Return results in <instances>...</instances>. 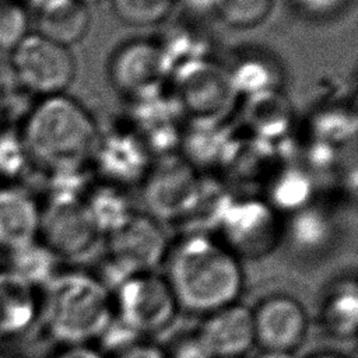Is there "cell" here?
Here are the masks:
<instances>
[{"mask_svg": "<svg viewBox=\"0 0 358 358\" xmlns=\"http://www.w3.org/2000/svg\"><path fill=\"white\" fill-rule=\"evenodd\" d=\"M323 327L337 338H351L358 327V291L354 282L336 287L322 305Z\"/></svg>", "mask_w": 358, "mask_h": 358, "instance_id": "obj_21", "label": "cell"}, {"mask_svg": "<svg viewBox=\"0 0 358 358\" xmlns=\"http://www.w3.org/2000/svg\"><path fill=\"white\" fill-rule=\"evenodd\" d=\"M119 358H169L162 350L155 345L137 343L120 352Z\"/></svg>", "mask_w": 358, "mask_h": 358, "instance_id": "obj_32", "label": "cell"}, {"mask_svg": "<svg viewBox=\"0 0 358 358\" xmlns=\"http://www.w3.org/2000/svg\"><path fill=\"white\" fill-rule=\"evenodd\" d=\"M8 253L13 256L11 273L27 284H48L55 277L57 257L41 241Z\"/></svg>", "mask_w": 358, "mask_h": 358, "instance_id": "obj_22", "label": "cell"}, {"mask_svg": "<svg viewBox=\"0 0 358 358\" xmlns=\"http://www.w3.org/2000/svg\"><path fill=\"white\" fill-rule=\"evenodd\" d=\"M178 0H110L115 17L134 28L157 27L168 21Z\"/></svg>", "mask_w": 358, "mask_h": 358, "instance_id": "obj_23", "label": "cell"}, {"mask_svg": "<svg viewBox=\"0 0 358 358\" xmlns=\"http://www.w3.org/2000/svg\"><path fill=\"white\" fill-rule=\"evenodd\" d=\"M115 316L110 291L94 275H55L46 288L45 324L53 338L69 345L98 338Z\"/></svg>", "mask_w": 358, "mask_h": 358, "instance_id": "obj_3", "label": "cell"}, {"mask_svg": "<svg viewBox=\"0 0 358 358\" xmlns=\"http://www.w3.org/2000/svg\"><path fill=\"white\" fill-rule=\"evenodd\" d=\"M1 117H3V116H1V113H0V122H1Z\"/></svg>", "mask_w": 358, "mask_h": 358, "instance_id": "obj_38", "label": "cell"}, {"mask_svg": "<svg viewBox=\"0 0 358 358\" xmlns=\"http://www.w3.org/2000/svg\"><path fill=\"white\" fill-rule=\"evenodd\" d=\"M140 336L141 334H138L136 330L122 322L117 316H113V319L98 337V340L103 350L122 352L129 347L137 344Z\"/></svg>", "mask_w": 358, "mask_h": 358, "instance_id": "obj_29", "label": "cell"}, {"mask_svg": "<svg viewBox=\"0 0 358 358\" xmlns=\"http://www.w3.org/2000/svg\"><path fill=\"white\" fill-rule=\"evenodd\" d=\"M336 234L334 224L322 208L306 206L289 220L287 236L291 245L302 253H316L327 248Z\"/></svg>", "mask_w": 358, "mask_h": 358, "instance_id": "obj_20", "label": "cell"}, {"mask_svg": "<svg viewBox=\"0 0 358 358\" xmlns=\"http://www.w3.org/2000/svg\"><path fill=\"white\" fill-rule=\"evenodd\" d=\"M259 358H294L291 352H282V351H266Z\"/></svg>", "mask_w": 358, "mask_h": 358, "instance_id": "obj_35", "label": "cell"}, {"mask_svg": "<svg viewBox=\"0 0 358 358\" xmlns=\"http://www.w3.org/2000/svg\"><path fill=\"white\" fill-rule=\"evenodd\" d=\"M21 1L25 4V7H27L32 14H35L36 11L42 10L43 7H46L48 4H50V3H53V1H56V0H21Z\"/></svg>", "mask_w": 358, "mask_h": 358, "instance_id": "obj_34", "label": "cell"}, {"mask_svg": "<svg viewBox=\"0 0 358 358\" xmlns=\"http://www.w3.org/2000/svg\"><path fill=\"white\" fill-rule=\"evenodd\" d=\"M116 316L138 334L158 331L175 317L179 305L169 282L152 273L136 274L116 288Z\"/></svg>", "mask_w": 358, "mask_h": 358, "instance_id": "obj_10", "label": "cell"}, {"mask_svg": "<svg viewBox=\"0 0 358 358\" xmlns=\"http://www.w3.org/2000/svg\"><path fill=\"white\" fill-rule=\"evenodd\" d=\"M31 11L21 0H0V53L8 55L29 34Z\"/></svg>", "mask_w": 358, "mask_h": 358, "instance_id": "obj_26", "label": "cell"}, {"mask_svg": "<svg viewBox=\"0 0 358 358\" xmlns=\"http://www.w3.org/2000/svg\"><path fill=\"white\" fill-rule=\"evenodd\" d=\"M312 358H343V357L336 355V354H320V355H316V357H312Z\"/></svg>", "mask_w": 358, "mask_h": 358, "instance_id": "obj_36", "label": "cell"}, {"mask_svg": "<svg viewBox=\"0 0 358 358\" xmlns=\"http://www.w3.org/2000/svg\"><path fill=\"white\" fill-rule=\"evenodd\" d=\"M141 183L148 215L158 222H185L197 201L201 178L185 157L168 154L151 164Z\"/></svg>", "mask_w": 358, "mask_h": 358, "instance_id": "obj_8", "label": "cell"}, {"mask_svg": "<svg viewBox=\"0 0 358 358\" xmlns=\"http://www.w3.org/2000/svg\"><path fill=\"white\" fill-rule=\"evenodd\" d=\"M34 15L35 32L70 49L85 38L91 25L90 6L81 0H56Z\"/></svg>", "mask_w": 358, "mask_h": 358, "instance_id": "obj_17", "label": "cell"}, {"mask_svg": "<svg viewBox=\"0 0 358 358\" xmlns=\"http://www.w3.org/2000/svg\"><path fill=\"white\" fill-rule=\"evenodd\" d=\"M84 200L102 236L116 231L134 213L124 187L119 185L101 182L84 194Z\"/></svg>", "mask_w": 358, "mask_h": 358, "instance_id": "obj_19", "label": "cell"}, {"mask_svg": "<svg viewBox=\"0 0 358 358\" xmlns=\"http://www.w3.org/2000/svg\"><path fill=\"white\" fill-rule=\"evenodd\" d=\"M168 278L179 308L211 313L235 303L243 285L238 257L208 234H187L168 256Z\"/></svg>", "mask_w": 358, "mask_h": 358, "instance_id": "obj_2", "label": "cell"}, {"mask_svg": "<svg viewBox=\"0 0 358 358\" xmlns=\"http://www.w3.org/2000/svg\"><path fill=\"white\" fill-rule=\"evenodd\" d=\"M20 134L31 164L50 175L83 171L101 130L91 112L67 94L39 98L25 112Z\"/></svg>", "mask_w": 358, "mask_h": 358, "instance_id": "obj_1", "label": "cell"}, {"mask_svg": "<svg viewBox=\"0 0 358 358\" xmlns=\"http://www.w3.org/2000/svg\"><path fill=\"white\" fill-rule=\"evenodd\" d=\"M172 101L197 126H218L241 98L224 64L204 57L178 67L169 78Z\"/></svg>", "mask_w": 358, "mask_h": 358, "instance_id": "obj_4", "label": "cell"}, {"mask_svg": "<svg viewBox=\"0 0 358 358\" xmlns=\"http://www.w3.org/2000/svg\"><path fill=\"white\" fill-rule=\"evenodd\" d=\"M32 165L20 130L0 127V179L14 180Z\"/></svg>", "mask_w": 358, "mask_h": 358, "instance_id": "obj_27", "label": "cell"}, {"mask_svg": "<svg viewBox=\"0 0 358 358\" xmlns=\"http://www.w3.org/2000/svg\"><path fill=\"white\" fill-rule=\"evenodd\" d=\"M225 67L239 96L278 91L284 81L278 59L259 48L242 49Z\"/></svg>", "mask_w": 358, "mask_h": 358, "instance_id": "obj_16", "label": "cell"}, {"mask_svg": "<svg viewBox=\"0 0 358 358\" xmlns=\"http://www.w3.org/2000/svg\"><path fill=\"white\" fill-rule=\"evenodd\" d=\"M150 150L133 131L99 134L92 159L102 175V182L127 186L141 182L151 166Z\"/></svg>", "mask_w": 358, "mask_h": 358, "instance_id": "obj_12", "label": "cell"}, {"mask_svg": "<svg viewBox=\"0 0 358 358\" xmlns=\"http://www.w3.org/2000/svg\"><path fill=\"white\" fill-rule=\"evenodd\" d=\"M83 3H85L87 6H90V4H94V3H98V1H101V0H81Z\"/></svg>", "mask_w": 358, "mask_h": 358, "instance_id": "obj_37", "label": "cell"}, {"mask_svg": "<svg viewBox=\"0 0 358 358\" xmlns=\"http://www.w3.org/2000/svg\"><path fill=\"white\" fill-rule=\"evenodd\" d=\"M196 338L211 358H241L255 344L253 312L236 302L217 309L208 313Z\"/></svg>", "mask_w": 358, "mask_h": 358, "instance_id": "obj_14", "label": "cell"}, {"mask_svg": "<svg viewBox=\"0 0 358 358\" xmlns=\"http://www.w3.org/2000/svg\"><path fill=\"white\" fill-rule=\"evenodd\" d=\"M222 243L236 256L260 259L280 241L278 213L267 200L255 197L232 199L217 225Z\"/></svg>", "mask_w": 358, "mask_h": 358, "instance_id": "obj_9", "label": "cell"}, {"mask_svg": "<svg viewBox=\"0 0 358 358\" xmlns=\"http://www.w3.org/2000/svg\"><path fill=\"white\" fill-rule=\"evenodd\" d=\"M241 358H243V357H241Z\"/></svg>", "mask_w": 358, "mask_h": 358, "instance_id": "obj_39", "label": "cell"}, {"mask_svg": "<svg viewBox=\"0 0 358 358\" xmlns=\"http://www.w3.org/2000/svg\"><path fill=\"white\" fill-rule=\"evenodd\" d=\"M253 326L255 343L264 351L291 352L306 334L308 317L298 301L277 295L263 301L253 312Z\"/></svg>", "mask_w": 358, "mask_h": 358, "instance_id": "obj_13", "label": "cell"}, {"mask_svg": "<svg viewBox=\"0 0 358 358\" xmlns=\"http://www.w3.org/2000/svg\"><path fill=\"white\" fill-rule=\"evenodd\" d=\"M34 287L13 273L0 274V336L22 331L36 315Z\"/></svg>", "mask_w": 358, "mask_h": 358, "instance_id": "obj_18", "label": "cell"}, {"mask_svg": "<svg viewBox=\"0 0 358 358\" xmlns=\"http://www.w3.org/2000/svg\"><path fill=\"white\" fill-rule=\"evenodd\" d=\"M108 78L116 92L131 103L162 95L171 69L157 39L133 38L117 45L108 60Z\"/></svg>", "mask_w": 358, "mask_h": 358, "instance_id": "obj_6", "label": "cell"}, {"mask_svg": "<svg viewBox=\"0 0 358 358\" xmlns=\"http://www.w3.org/2000/svg\"><path fill=\"white\" fill-rule=\"evenodd\" d=\"M312 186L302 171H284L274 179L267 201L278 213H295L310 204Z\"/></svg>", "mask_w": 358, "mask_h": 358, "instance_id": "obj_24", "label": "cell"}, {"mask_svg": "<svg viewBox=\"0 0 358 358\" xmlns=\"http://www.w3.org/2000/svg\"><path fill=\"white\" fill-rule=\"evenodd\" d=\"M274 0H220L215 15L229 28L252 29L271 14Z\"/></svg>", "mask_w": 358, "mask_h": 358, "instance_id": "obj_25", "label": "cell"}, {"mask_svg": "<svg viewBox=\"0 0 358 358\" xmlns=\"http://www.w3.org/2000/svg\"><path fill=\"white\" fill-rule=\"evenodd\" d=\"M8 60L25 92L39 98L66 94L77 73L71 49L35 31L8 53Z\"/></svg>", "mask_w": 358, "mask_h": 358, "instance_id": "obj_7", "label": "cell"}, {"mask_svg": "<svg viewBox=\"0 0 358 358\" xmlns=\"http://www.w3.org/2000/svg\"><path fill=\"white\" fill-rule=\"evenodd\" d=\"M41 242L57 259L83 260L90 257L103 238L96 228L84 194L50 193L41 207Z\"/></svg>", "mask_w": 358, "mask_h": 358, "instance_id": "obj_5", "label": "cell"}, {"mask_svg": "<svg viewBox=\"0 0 358 358\" xmlns=\"http://www.w3.org/2000/svg\"><path fill=\"white\" fill-rule=\"evenodd\" d=\"M108 259L129 277L151 273L169 252L166 234L147 213H133L116 231L106 236Z\"/></svg>", "mask_w": 358, "mask_h": 358, "instance_id": "obj_11", "label": "cell"}, {"mask_svg": "<svg viewBox=\"0 0 358 358\" xmlns=\"http://www.w3.org/2000/svg\"><path fill=\"white\" fill-rule=\"evenodd\" d=\"M57 358H105L99 350L88 347L85 344L70 345Z\"/></svg>", "mask_w": 358, "mask_h": 358, "instance_id": "obj_33", "label": "cell"}, {"mask_svg": "<svg viewBox=\"0 0 358 358\" xmlns=\"http://www.w3.org/2000/svg\"><path fill=\"white\" fill-rule=\"evenodd\" d=\"M178 4H180L192 17L203 18L211 14L215 15L220 0H178Z\"/></svg>", "mask_w": 358, "mask_h": 358, "instance_id": "obj_31", "label": "cell"}, {"mask_svg": "<svg viewBox=\"0 0 358 358\" xmlns=\"http://www.w3.org/2000/svg\"><path fill=\"white\" fill-rule=\"evenodd\" d=\"M41 206L31 192L18 186L0 187V248L13 252L38 241Z\"/></svg>", "mask_w": 358, "mask_h": 358, "instance_id": "obj_15", "label": "cell"}, {"mask_svg": "<svg viewBox=\"0 0 358 358\" xmlns=\"http://www.w3.org/2000/svg\"><path fill=\"white\" fill-rule=\"evenodd\" d=\"M171 358H211V355L201 345V343L193 337L180 341Z\"/></svg>", "mask_w": 358, "mask_h": 358, "instance_id": "obj_30", "label": "cell"}, {"mask_svg": "<svg viewBox=\"0 0 358 358\" xmlns=\"http://www.w3.org/2000/svg\"><path fill=\"white\" fill-rule=\"evenodd\" d=\"M351 0H289L292 10L315 22L329 21L345 11Z\"/></svg>", "mask_w": 358, "mask_h": 358, "instance_id": "obj_28", "label": "cell"}]
</instances>
